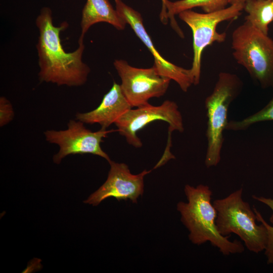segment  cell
Returning <instances> with one entry per match:
<instances>
[{"label":"cell","instance_id":"1","mask_svg":"<svg viewBox=\"0 0 273 273\" xmlns=\"http://www.w3.org/2000/svg\"><path fill=\"white\" fill-rule=\"evenodd\" d=\"M39 30L36 44L41 82L57 85L78 86L87 81L89 67L82 60L84 50L83 41L78 40V47L72 52H66L61 44L60 32L68 27L66 22L59 26L53 25L52 12L43 8L36 19Z\"/></svg>","mask_w":273,"mask_h":273},{"label":"cell","instance_id":"2","mask_svg":"<svg viewBox=\"0 0 273 273\" xmlns=\"http://www.w3.org/2000/svg\"><path fill=\"white\" fill-rule=\"evenodd\" d=\"M184 192L188 201L179 202L176 209L181 222L189 232L191 242L197 245L209 242L223 255L243 253L245 248L240 241H231L230 236L224 237L218 233L217 212L211 202L212 192L210 188L202 184L196 187L186 185Z\"/></svg>","mask_w":273,"mask_h":273},{"label":"cell","instance_id":"3","mask_svg":"<svg viewBox=\"0 0 273 273\" xmlns=\"http://www.w3.org/2000/svg\"><path fill=\"white\" fill-rule=\"evenodd\" d=\"M243 191L240 188L212 202L217 212V230L224 237L237 235L249 251L258 253L266 247L267 230L263 224H257L253 209L243 199Z\"/></svg>","mask_w":273,"mask_h":273},{"label":"cell","instance_id":"4","mask_svg":"<svg viewBox=\"0 0 273 273\" xmlns=\"http://www.w3.org/2000/svg\"><path fill=\"white\" fill-rule=\"evenodd\" d=\"M233 55L262 88H273V40L245 21L233 32Z\"/></svg>","mask_w":273,"mask_h":273},{"label":"cell","instance_id":"5","mask_svg":"<svg viewBox=\"0 0 273 273\" xmlns=\"http://www.w3.org/2000/svg\"><path fill=\"white\" fill-rule=\"evenodd\" d=\"M241 86V81L236 75L220 72L212 93L205 99L208 146L205 164L207 168L216 166L220 162L224 140L223 132L228 123V109L238 95Z\"/></svg>","mask_w":273,"mask_h":273},{"label":"cell","instance_id":"6","mask_svg":"<svg viewBox=\"0 0 273 273\" xmlns=\"http://www.w3.org/2000/svg\"><path fill=\"white\" fill-rule=\"evenodd\" d=\"M244 5L236 4L210 13H200L187 10L178 14L180 20L191 29L193 39V61L190 69L194 84H199L201 75V59L204 50L214 42L225 41L226 33H219L216 27L220 23L238 18L243 10Z\"/></svg>","mask_w":273,"mask_h":273},{"label":"cell","instance_id":"7","mask_svg":"<svg viewBox=\"0 0 273 273\" xmlns=\"http://www.w3.org/2000/svg\"><path fill=\"white\" fill-rule=\"evenodd\" d=\"M155 121H163L169 124L167 144H171V133L174 130H184L182 115L177 105L173 101H165L161 105H147L130 109L114 123L117 131L124 136L129 145L139 148L142 142L137 132L148 124Z\"/></svg>","mask_w":273,"mask_h":273},{"label":"cell","instance_id":"8","mask_svg":"<svg viewBox=\"0 0 273 273\" xmlns=\"http://www.w3.org/2000/svg\"><path fill=\"white\" fill-rule=\"evenodd\" d=\"M65 130H48L44 132L48 142L57 145L59 152L53 157V161L59 164L67 156L74 154H90L100 156L108 162L111 160L101 148V143L108 134L117 129L107 130L101 128L92 131L86 128L79 120H70Z\"/></svg>","mask_w":273,"mask_h":273},{"label":"cell","instance_id":"9","mask_svg":"<svg viewBox=\"0 0 273 273\" xmlns=\"http://www.w3.org/2000/svg\"><path fill=\"white\" fill-rule=\"evenodd\" d=\"M114 66L121 79L120 86L132 107L149 104L152 98H160L166 92L171 79L160 75L155 67L139 68L123 60H115Z\"/></svg>","mask_w":273,"mask_h":273},{"label":"cell","instance_id":"10","mask_svg":"<svg viewBox=\"0 0 273 273\" xmlns=\"http://www.w3.org/2000/svg\"><path fill=\"white\" fill-rule=\"evenodd\" d=\"M109 163L110 169L106 180L83 202L96 206L105 199L114 197L118 201L129 199L132 203H137L138 198L144 193V177L151 170L145 169L133 174L125 163L112 160Z\"/></svg>","mask_w":273,"mask_h":273},{"label":"cell","instance_id":"11","mask_svg":"<svg viewBox=\"0 0 273 273\" xmlns=\"http://www.w3.org/2000/svg\"><path fill=\"white\" fill-rule=\"evenodd\" d=\"M116 10L120 16L128 24L136 35L146 45L154 59V66L161 76L175 81L181 90L186 92L192 84L194 78L191 70L178 66L164 58L155 49L154 44L143 25L141 14L121 0H114Z\"/></svg>","mask_w":273,"mask_h":273},{"label":"cell","instance_id":"12","mask_svg":"<svg viewBox=\"0 0 273 273\" xmlns=\"http://www.w3.org/2000/svg\"><path fill=\"white\" fill-rule=\"evenodd\" d=\"M131 108L120 84L114 82L98 107L89 112L77 113L76 119L89 124L97 123L101 126L102 129H106Z\"/></svg>","mask_w":273,"mask_h":273},{"label":"cell","instance_id":"13","mask_svg":"<svg viewBox=\"0 0 273 273\" xmlns=\"http://www.w3.org/2000/svg\"><path fill=\"white\" fill-rule=\"evenodd\" d=\"M106 22L118 30H123L127 24L108 0H86L82 12L81 32L78 40L83 41L85 34L94 24Z\"/></svg>","mask_w":273,"mask_h":273},{"label":"cell","instance_id":"14","mask_svg":"<svg viewBox=\"0 0 273 273\" xmlns=\"http://www.w3.org/2000/svg\"><path fill=\"white\" fill-rule=\"evenodd\" d=\"M229 4L228 0H179L175 2L168 1L165 5L167 19L170 20L172 27L181 37L184 34L177 25L174 16L180 12L201 7L205 13H210L222 10Z\"/></svg>","mask_w":273,"mask_h":273},{"label":"cell","instance_id":"15","mask_svg":"<svg viewBox=\"0 0 273 273\" xmlns=\"http://www.w3.org/2000/svg\"><path fill=\"white\" fill-rule=\"evenodd\" d=\"M243 10L248 14L245 21L265 35L273 22V3L270 0H246Z\"/></svg>","mask_w":273,"mask_h":273},{"label":"cell","instance_id":"16","mask_svg":"<svg viewBox=\"0 0 273 273\" xmlns=\"http://www.w3.org/2000/svg\"><path fill=\"white\" fill-rule=\"evenodd\" d=\"M273 120V97L268 103L261 110L241 120L228 121L226 129L235 131L243 130L257 122Z\"/></svg>","mask_w":273,"mask_h":273},{"label":"cell","instance_id":"17","mask_svg":"<svg viewBox=\"0 0 273 273\" xmlns=\"http://www.w3.org/2000/svg\"><path fill=\"white\" fill-rule=\"evenodd\" d=\"M253 209L256 215L257 220L263 224L266 228L267 232V240L264 254L266 257L268 264H273V226L270 225L264 219L260 212L255 207Z\"/></svg>","mask_w":273,"mask_h":273},{"label":"cell","instance_id":"18","mask_svg":"<svg viewBox=\"0 0 273 273\" xmlns=\"http://www.w3.org/2000/svg\"><path fill=\"white\" fill-rule=\"evenodd\" d=\"M14 112L10 102L4 97L0 98V126H4L14 118Z\"/></svg>","mask_w":273,"mask_h":273},{"label":"cell","instance_id":"19","mask_svg":"<svg viewBox=\"0 0 273 273\" xmlns=\"http://www.w3.org/2000/svg\"><path fill=\"white\" fill-rule=\"evenodd\" d=\"M252 198L264 204L272 210V214L269 217V222L273 224V198H266L263 196H257L256 195H252Z\"/></svg>","mask_w":273,"mask_h":273},{"label":"cell","instance_id":"20","mask_svg":"<svg viewBox=\"0 0 273 273\" xmlns=\"http://www.w3.org/2000/svg\"><path fill=\"white\" fill-rule=\"evenodd\" d=\"M162 3V9L160 13V18L162 22L165 23L167 22V18L166 16V10L165 5L168 0H161Z\"/></svg>","mask_w":273,"mask_h":273},{"label":"cell","instance_id":"21","mask_svg":"<svg viewBox=\"0 0 273 273\" xmlns=\"http://www.w3.org/2000/svg\"><path fill=\"white\" fill-rule=\"evenodd\" d=\"M246 0H228L229 4L230 5L240 4L244 5Z\"/></svg>","mask_w":273,"mask_h":273},{"label":"cell","instance_id":"22","mask_svg":"<svg viewBox=\"0 0 273 273\" xmlns=\"http://www.w3.org/2000/svg\"><path fill=\"white\" fill-rule=\"evenodd\" d=\"M273 3V0H270Z\"/></svg>","mask_w":273,"mask_h":273}]
</instances>
